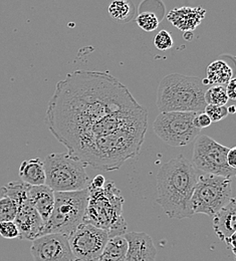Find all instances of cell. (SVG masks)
<instances>
[{"label":"cell","instance_id":"14","mask_svg":"<svg viewBox=\"0 0 236 261\" xmlns=\"http://www.w3.org/2000/svg\"><path fill=\"white\" fill-rule=\"evenodd\" d=\"M206 10L201 7H176L167 15L169 21L183 33L195 31L204 20Z\"/></svg>","mask_w":236,"mask_h":261},{"label":"cell","instance_id":"1","mask_svg":"<svg viewBox=\"0 0 236 261\" xmlns=\"http://www.w3.org/2000/svg\"><path fill=\"white\" fill-rule=\"evenodd\" d=\"M45 122L69 156L111 172L140 154L148 113L111 73L75 70L57 84Z\"/></svg>","mask_w":236,"mask_h":261},{"label":"cell","instance_id":"10","mask_svg":"<svg viewBox=\"0 0 236 261\" xmlns=\"http://www.w3.org/2000/svg\"><path fill=\"white\" fill-rule=\"evenodd\" d=\"M109 238L106 230L82 222L68 236V241L76 260L98 261Z\"/></svg>","mask_w":236,"mask_h":261},{"label":"cell","instance_id":"26","mask_svg":"<svg viewBox=\"0 0 236 261\" xmlns=\"http://www.w3.org/2000/svg\"><path fill=\"white\" fill-rule=\"evenodd\" d=\"M174 40L172 38V35L165 30L159 32L154 37V45L157 49L161 51L168 50L173 47Z\"/></svg>","mask_w":236,"mask_h":261},{"label":"cell","instance_id":"8","mask_svg":"<svg viewBox=\"0 0 236 261\" xmlns=\"http://www.w3.org/2000/svg\"><path fill=\"white\" fill-rule=\"evenodd\" d=\"M196 115L195 112H161L154 121V132L169 146H187L201 130L194 125Z\"/></svg>","mask_w":236,"mask_h":261},{"label":"cell","instance_id":"28","mask_svg":"<svg viewBox=\"0 0 236 261\" xmlns=\"http://www.w3.org/2000/svg\"><path fill=\"white\" fill-rule=\"evenodd\" d=\"M211 124H212V121L205 112L197 113V115L194 119V125L196 128L202 130V129L208 128Z\"/></svg>","mask_w":236,"mask_h":261},{"label":"cell","instance_id":"19","mask_svg":"<svg viewBox=\"0 0 236 261\" xmlns=\"http://www.w3.org/2000/svg\"><path fill=\"white\" fill-rule=\"evenodd\" d=\"M128 241L124 235L109 238L98 261H126Z\"/></svg>","mask_w":236,"mask_h":261},{"label":"cell","instance_id":"32","mask_svg":"<svg viewBox=\"0 0 236 261\" xmlns=\"http://www.w3.org/2000/svg\"><path fill=\"white\" fill-rule=\"evenodd\" d=\"M104 184H106V179H104V177H103L102 175L96 176V177L91 181V183H90V185L93 186V187H95V188H101V187H103Z\"/></svg>","mask_w":236,"mask_h":261},{"label":"cell","instance_id":"2","mask_svg":"<svg viewBox=\"0 0 236 261\" xmlns=\"http://www.w3.org/2000/svg\"><path fill=\"white\" fill-rule=\"evenodd\" d=\"M198 177V170L182 155L161 166L156 177L158 196L155 201L169 218L184 219L194 214L191 199Z\"/></svg>","mask_w":236,"mask_h":261},{"label":"cell","instance_id":"5","mask_svg":"<svg viewBox=\"0 0 236 261\" xmlns=\"http://www.w3.org/2000/svg\"><path fill=\"white\" fill-rule=\"evenodd\" d=\"M45 185L55 192H72L87 189L91 183L87 165L68 153H53L43 161Z\"/></svg>","mask_w":236,"mask_h":261},{"label":"cell","instance_id":"15","mask_svg":"<svg viewBox=\"0 0 236 261\" xmlns=\"http://www.w3.org/2000/svg\"><path fill=\"white\" fill-rule=\"evenodd\" d=\"M213 229L221 241H225L236 231V197L222 207L212 217Z\"/></svg>","mask_w":236,"mask_h":261},{"label":"cell","instance_id":"13","mask_svg":"<svg viewBox=\"0 0 236 261\" xmlns=\"http://www.w3.org/2000/svg\"><path fill=\"white\" fill-rule=\"evenodd\" d=\"M128 241L126 261H156L157 250L149 234L145 232H126Z\"/></svg>","mask_w":236,"mask_h":261},{"label":"cell","instance_id":"31","mask_svg":"<svg viewBox=\"0 0 236 261\" xmlns=\"http://www.w3.org/2000/svg\"><path fill=\"white\" fill-rule=\"evenodd\" d=\"M227 163L236 171V147L229 149L227 153Z\"/></svg>","mask_w":236,"mask_h":261},{"label":"cell","instance_id":"16","mask_svg":"<svg viewBox=\"0 0 236 261\" xmlns=\"http://www.w3.org/2000/svg\"><path fill=\"white\" fill-rule=\"evenodd\" d=\"M56 192L47 185L31 186L30 200L37 210L44 223L48 220L55 207Z\"/></svg>","mask_w":236,"mask_h":261},{"label":"cell","instance_id":"27","mask_svg":"<svg viewBox=\"0 0 236 261\" xmlns=\"http://www.w3.org/2000/svg\"><path fill=\"white\" fill-rule=\"evenodd\" d=\"M0 235L6 239H15L19 237V231L14 221H1Z\"/></svg>","mask_w":236,"mask_h":261},{"label":"cell","instance_id":"11","mask_svg":"<svg viewBox=\"0 0 236 261\" xmlns=\"http://www.w3.org/2000/svg\"><path fill=\"white\" fill-rule=\"evenodd\" d=\"M32 242L31 253L34 261H77L65 234L48 233Z\"/></svg>","mask_w":236,"mask_h":261},{"label":"cell","instance_id":"33","mask_svg":"<svg viewBox=\"0 0 236 261\" xmlns=\"http://www.w3.org/2000/svg\"><path fill=\"white\" fill-rule=\"evenodd\" d=\"M228 113L229 114H235L236 108L234 106H231V107H228Z\"/></svg>","mask_w":236,"mask_h":261},{"label":"cell","instance_id":"25","mask_svg":"<svg viewBox=\"0 0 236 261\" xmlns=\"http://www.w3.org/2000/svg\"><path fill=\"white\" fill-rule=\"evenodd\" d=\"M204 112L211 119L212 123L220 122L229 115L228 108L226 106H218V105H207L204 109Z\"/></svg>","mask_w":236,"mask_h":261},{"label":"cell","instance_id":"4","mask_svg":"<svg viewBox=\"0 0 236 261\" xmlns=\"http://www.w3.org/2000/svg\"><path fill=\"white\" fill-rule=\"evenodd\" d=\"M206 86L197 76L170 73L160 82L156 105L161 112H204Z\"/></svg>","mask_w":236,"mask_h":261},{"label":"cell","instance_id":"22","mask_svg":"<svg viewBox=\"0 0 236 261\" xmlns=\"http://www.w3.org/2000/svg\"><path fill=\"white\" fill-rule=\"evenodd\" d=\"M205 100L207 105L225 106L229 98L225 86H211L205 92Z\"/></svg>","mask_w":236,"mask_h":261},{"label":"cell","instance_id":"24","mask_svg":"<svg viewBox=\"0 0 236 261\" xmlns=\"http://www.w3.org/2000/svg\"><path fill=\"white\" fill-rule=\"evenodd\" d=\"M137 23L139 28H141L146 33H152L155 32L160 24V20L157 17V15L150 11H144L141 12L137 16Z\"/></svg>","mask_w":236,"mask_h":261},{"label":"cell","instance_id":"29","mask_svg":"<svg viewBox=\"0 0 236 261\" xmlns=\"http://www.w3.org/2000/svg\"><path fill=\"white\" fill-rule=\"evenodd\" d=\"M226 93L229 99L235 100L236 99V77H232L225 86Z\"/></svg>","mask_w":236,"mask_h":261},{"label":"cell","instance_id":"3","mask_svg":"<svg viewBox=\"0 0 236 261\" xmlns=\"http://www.w3.org/2000/svg\"><path fill=\"white\" fill-rule=\"evenodd\" d=\"M88 189L89 201L83 222L106 230L110 238L124 235L127 232V223L123 217L125 199L115 183L106 181L101 188L89 185Z\"/></svg>","mask_w":236,"mask_h":261},{"label":"cell","instance_id":"7","mask_svg":"<svg viewBox=\"0 0 236 261\" xmlns=\"http://www.w3.org/2000/svg\"><path fill=\"white\" fill-rule=\"evenodd\" d=\"M230 178L207 174L199 175L191 199L194 214L201 213L213 217L232 198Z\"/></svg>","mask_w":236,"mask_h":261},{"label":"cell","instance_id":"34","mask_svg":"<svg viewBox=\"0 0 236 261\" xmlns=\"http://www.w3.org/2000/svg\"><path fill=\"white\" fill-rule=\"evenodd\" d=\"M235 260H236V256H235Z\"/></svg>","mask_w":236,"mask_h":261},{"label":"cell","instance_id":"17","mask_svg":"<svg viewBox=\"0 0 236 261\" xmlns=\"http://www.w3.org/2000/svg\"><path fill=\"white\" fill-rule=\"evenodd\" d=\"M18 173L21 181L32 186L45 184L46 176L44 163L39 158L23 161L19 167Z\"/></svg>","mask_w":236,"mask_h":261},{"label":"cell","instance_id":"30","mask_svg":"<svg viewBox=\"0 0 236 261\" xmlns=\"http://www.w3.org/2000/svg\"><path fill=\"white\" fill-rule=\"evenodd\" d=\"M226 246L232 251V253L236 256V231L233 232L225 241Z\"/></svg>","mask_w":236,"mask_h":261},{"label":"cell","instance_id":"6","mask_svg":"<svg viewBox=\"0 0 236 261\" xmlns=\"http://www.w3.org/2000/svg\"><path fill=\"white\" fill-rule=\"evenodd\" d=\"M89 201V189L56 192L55 207L44 223L42 235L60 233L69 236L83 222Z\"/></svg>","mask_w":236,"mask_h":261},{"label":"cell","instance_id":"9","mask_svg":"<svg viewBox=\"0 0 236 261\" xmlns=\"http://www.w3.org/2000/svg\"><path fill=\"white\" fill-rule=\"evenodd\" d=\"M228 151L229 148L203 135L196 138L192 164L203 173L231 178L236 175V171L227 163Z\"/></svg>","mask_w":236,"mask_h":261},{"label":"cell","instance_id":"20","mask_svg":"<svg viewBox=\"0 0 236 261\" xmlns=\"http://www.w3.org/2000/svg\"><path fill=\"white\" fill-rule=\"evenodd\" d=\"M30 184L23 182V181H12L10 183H7L1 188L2 196L9 197L12 199L17 206L31 201L30 200Z\"/></svg>","mask_w":236,"mask_h":261},{"label":"cell","instance_id":"23","mask_svg":"<svg viewBox=\"0 0 236 261\" xmlns=\"http://www.w3.org/2000/svg\"><path fill=\"white\" fill-rule=\"evenodd\" d=\"M18 211L17 204L9 197L2 196L0 198V222L14 221Z\"/></svg>","mask_w":236,"mask_h":261},{"label":"cell","instance_id":"21","mask_svg":"<svg viewBox=\"0 0 236 261\" xmlns=\"http://www.w3.org/2000/svg\"><path fill=\"white\" fill-rule=\"evenodd\" d=\"M112 18L120 21H128L132 19L135 13V6L130 0H113L108 8Z\"/></svg>","mask_w":236,"mask_h":261},{"label":"cell","instance_id":"12","mask_svg":"<svg viewBox=\"0 0 236 261\" xmlns=\"http://www.w3.org/2000/svg\"><path fill=\"white\" fill-rule=\"evenodd\" d=\"M19 231V239L33 241L42 235L44 221L31 201L18 206L17 215L14 219Z\"/></svg>","mask_w":236,"mask_h":261},{"label":"cell","instance_id":"18","mask_svg":"<svg viewBox=\"0 0 236 261\" xmlns=\"http://www.w3.org/2000/svg\"><path fill=\"white\" fill-rule=\"evenodd\" d=\"M233 77V69L222 60H217L207 66L206 79L203 80L205 86H226Z\"/></svg>","mask_w":236,"mask_h":261}]
</instances>
